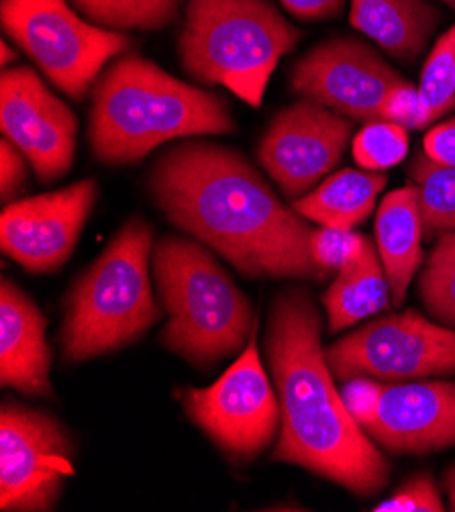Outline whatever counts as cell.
I'll list each match as a JSON object with an SVG mask.
<instances>
[{"mask_svg":"<svg viewBox=\"0 0 455 512\" xmlns=\"http://www.w3.org/2000/svg\"><path fill=\"white\" fill-rule=\"evenodd\" d=\"M445 492L449 496V504L455 510V466L445 476Z\"/></svg>","mask_w":455,"mask_h":512,"instance_id":"cell-32","label":"cell"},{"mask_svg":"<svg viewBox=\"0 0 455 512\" xmlns=\"http://www.w3.org/2000/svg\"><path fill=\"white\" fill-rule=\"evenodd\" d=\"M0 51H3V68H9L11 60H13V62L17 60V54H15V51H13L7 43L0 45Z\"/></svg>","mask_w":455,"mask_h":512,"instance_id":"cell-33","label":"cell"},{"mask_svg":"<svg viewBox=\"0 0 455 512\" xmlns=\"http://www.w3.org/2000/svg\"><path fill=\"white\" fill-rule=\"evenodd\" d=\"M147 188L166 219L258 280H321L311 233L239 151L182 141L154 162Z\"/></svg>","mask_w":455,"mask_h":512,"instance_id":"cell-1","label":"cell"},{"mask_svg":"<svg viewBox=\"0 0 455 512\" xmlns=\"http://www.w3.org/2000/svg\"><path fill=\"white\" fill-rule=\"evenodd\" d=\"M151 253L154 229L133 217L76 280L60 331L64 362L82 364L117 351L160 321L162 311L149 278Z\"/></svg>","mask_w":455,"mask_h":512,"instance_id":"cell-5","label":"cell"},{"mask_svg":"<svg viewBox=\"0 0 455 512\" xmlns=\"http://www.w3.org/2000/svg\"><path fill=\"white\" fill-rule=\"evenodd\" d=\"M280 3L300 21H327L339 15L345 0H280Z\"/></svg>","mask_w":455,"mask_h":512,"instance_id":"cell-31","label":"cell"},{"mask_svg":"<svg viewBox=\"0 0 455 512\" xmlns=\"http://www.w3.org/2000/svg\"><path fill=\"white\" fill-rule=\"evenodd\" d=\"M390 304L388 276L382 266L378 245L366 241L362 253L347 264L323 294L329 331H343L382 313Z\"/></svg>","mask_w":455,"mask_h":512,"instance_id":"cell-20","label":"cell"},{"mask_svg":"<svg viewBox=\"0 0 455 512\" xmlns=\"http://www.w3.org/2000/svg\"><path fill=\"white\" fill-rule=\"evenodd\" d=\"M368 237L353 229L319 227L311 233V255L323 280L331 274H339L347 264L358 258Z\"/></svg>","mask_w":455,"mask_h":512,"instance_id":"cell-26","label":"cell"},{"mask_svg":"<svg viewBox=\"0 0 455 512\" xmlns=\"http://www.w3.org/2000/svg\"><path fill=\"white\" fill-rule=\"evenodd\" d=\"M184 411L235 462L268 449L280 431V402L260 360L256 331L215 384L186 390Z\"/></svg>","mask_w":455,"mask_h":512,"instance_id":"cell-10","label":"cell"},{"mask_svg":"<svg viewBox=\"0 0 455 512\" xmlns=\"http://www.w3.org/2000/svg\"><path fill=\"white\" fill-rule=\"evenodd\" d=\"M425 309L447 327H455V231L439 235L419 278Z\"/></svg>","mask_w":455,"mask_h":512,"instance_id":"cell-23","label":"cell"},{"mask_svg":"<svg viewBox=\"0 0 455 512\" xmlns=\"http://www.w3.org/2000/svg\"><path fill=\"white\" fill-rule=\"evenodd\" d=\"M264 347L280 402L276 462L305 468L362 498L382 492L390 466L335 388L309 292L290 288L274 298Z\"/></svg>","mask_w":455,"mask_h":512,"instance_id":"cell-2","label":"cell"},{"mask_svg":"<svg viewBox=\"0 0 455 512\" xmlns=\"http://www.w3.org/2000/svg\"><path fill=\"white\" fill-rule=\"evenodd\" d=\"M419 90L431 123L445 117L455 107V25L433 45L423 66Z\"/></svg>","mask_w":455,"mask_h":512,"instance_id":"cell-24","label":"cell"},{"mask_svg":"<svg viewBox=\"0 0 455 512\" xmlns=\"http://www.w3.org/2000/svg\"><path fill=\"white\" fill-rule=\"evenodd\" d=\"M388 178L370 170H341L327 176L309 194L292 200V209L321 227L353 229L364 223Z\"/></svg>","mask_w":455,"mask_h":512,"instance_id":"cell-19","label":"cell"},{"mask_svg":"<svg viewBox=\"0 0 455 512\" xmlns=\"http://www.w3.org/2000/svg\"><path fill=\"white\" fill-rule=\"evenodd\" d=\"M94 25L105 29L154 31L170 25L180 0H72Z\"/></svg>","mask_w":455,"mask_h":512,"instance_id":"cell-22","label":"cell"},{"mask_svg":"<svg viewBox=\"0 0 455 512\" xmlns=\"http://www.w3.org/2000/svg\"><path fill=\"white\" fill-rule=\"evenodd\" d=\"M351 119L302 98L280 111L258 145V162L292 200L317 188L341 162Z\"/></svg>","mask_w":455,"mask_h":512,"instance_id":"cell-12","label":"cell"},{"mask_svg":"<svg viewBox=\"0 0 455 512\" xmlns=\"http://www.w3.org/2000/svg\"><path fill=\"white\" fill-rule=\"evenodd\" d=\"M335 380L417 382L455 374V331L417 311L380 317L325 349Z\"/></svg>","mask_w":455,"mask_h":512,"instance_id":"cell-8","label":"cell"},{"mask_svg":"<svg viewBox=\"0 0 455 512\" xmlns=\"http://www.w3.org/2000/svg\"><path fill=\"white\" fill-rule=\"evenodd\" d=\"M441 3H445L447 7H451L455 11V0H441Z\"/></svg>","mask_w":455,"mask_h":512,"instance_id":"cell-34","label":"cell"},{"mask_svg":"<svg viewBox=\"0 0 455 512\" xmlns=\"http://www.w3.org/2000/svg\"><path fill=\"white\" fill-rule=\"evenodd\" d=\"M47 321L29 294L9 278L0 282V384L31 398L54 394L45 341Z\"/></svg>","mask_w":455,"mask_h":512,"instance_id":"cell-16","label":"cell"},{"mask_svg":"<svg viewBox=\"0 0 455 512\" xmlns=\"http://www.w3.org/2000/svg\"><path fill=\"white\" fill-rule=\"evenodd\" d=\"M409 176L419 192L425 233L455 231V166L431 160L425 151H419L411 160Z\"/></svg>","mask_w":455,"mask_h":512,"instance_id":"cell-21","label":"cell"},{"mask_svg":"<svg viewBox=\"0 0 455 512\" xmlns=\"http://www.w3.org/2000/svg\"><path fill=\"white\" fill-rule=\"evenodd\" d=\"M233 131L223 96L137 54H123L96 80L88 139L94 158L107 166L137 164L168 141Z\"/></svg>","mask_w":455,"mask_h":512,"instance_id":"cell-3","label":"cell"},{"mask_svg":"<svg viewBox=\"0 0 455 512\" xmlns=\"http://www.w3.org/2000/svg\"><path fill=\"white\" fill-rule=\"evenodd\" d=\"M441 21L427 0H351L349 23L398 62L413 64Z\"/></svg>","mask_w":455,"mask_h":512,"instance_id":"cell-18","label":"cell"},{"mask_svg":"<svg viewBox=\"0 0 455 512\" xmlns=\"http://www.w3.org/2000/svg\"><path fill=\"white\" fill-rule=\"evenodd\" d=\"M151 274L168 313L162 345L198 368L241 353L254 335V309L215 255L198 239L162 237Z\"/></svg>","mask_w":455,"mask_h":512,"instance_id":"cell-4","label":"cell"},{"mask_svg":"<svg viewBox=\"0 0 455 512\" xmlns=\"http://www.w3.org/2000/svg\"><path fill=\"white\" fill-rule=\"evenodd\" d=\"M0 129L41 182H56L74 164L78 121L35 70L5 68L0 78Z\"/></svg>","mask_w":455,"mask_h":512,"instance_id":"cell-14","label":"cell"},{"mask_svg":"<svg viewBox=\"0 0 455 512\" xmlns=\"http://www.w3.org/2000/svg\"><path fill=\"white\" fill-rule=\"evenodd\" d=\"M0 17L7 35L74 100H82L103 68L131 49L127 35L84 21L66 0H3Z\"/></svg>","mask_w":455,"mask_h":512,"instance_id":"cell-7","label":"cell"},{"mask_svg":"<svg viewBox=\"0 0 455 512\" xmlns=\"http://www.w3.org/2000/svg\"><path fill=\"white\" fill-rule=\"evenodd\" d=\"M351 151L362 170H390L407 158L409 129L390 121H372L353 137Z\"/></svg>","mask_w":455,"mask_h":512,"instance_id":"cell-25","label":"cell"},{"mask_svg":"<svg viewBox=\"0 0 455 512\" xmlns=\"http://www.w3.org/2000/svg\"><path fill=\"white\" fill-rule=\"evenodd\" d=\"M300 35L268 0H186L178 56L198 82L225 86L258 109Z\"/></svg>","mask_w":455,"mask_h":512,"instance_id":"cell-6","label":"cell"},{"mask_svg":"<svg viewBox=\"0 0 455 512\" xmlns=\"http://www.w3.org/2000/svg\"><path fill=\"white\" fill-rule=\"evenodd\" d=\"M380 113L382 121H390L407 129H425L431 125L421 90L407 80L400 82L386 94Z\"/></svg>","mask_w":455,"mask_h":512,"instance_id":"cell-28","label":"cell"},{"mask_svg":"<svg viewBox=\"0 0 455 512\" xmlns=\"http://www.w3.org/2000/svg\"><path fill=\"white\" fill-rule=\"evenodd\" d=\"M341 396L362 431L394 455L455 445V382L353 378L345 382Z\"/></svg>","mask_w":455,"mask_h":512,"instance_id":"cell-9","label":"cell"},{"mask_svg":"<svg viewBox=\"0 0 455 512\" xmlns=\"http://www.w3.org/2000/svg\"><path fill=\"white\" fill-rule=\"evenodd\" d=\"M96 194V182L86 178L56 192L9 202L0 217L3 253L33 274L60 270L74 253Z\"/></svg>","mask_w":455,"mask_h":512,"instance_id":"cell-15","label":"cell"},{"mask_svg":"<svg viewBox=\"0 0 455 512\" xmlns=\"http://www.w3.org/2000/svg\"><path fill=\"white\" fill-rule=\"evenodd\" d=\"M74 441L43 408L5 402L0 408V508L54 510L74 470Z\"/></svg>","mask_w":455,"mask_h":512,"instance_id":"cell-11","label":"cell"},{"mask_svg":"<svg viewBox=\"0 0 455 512\" xmlns=\"http://www.w3.org/2000/svg\"><path fill=\"white\" fill-rule=\"evenodd\" d=\"M423 215L417 188L390 192L376 213V245L396 306L407 298L409 286L423 264Z\"/></svg>","mask_w":455,"mask_h":512,"instance_id":"cell-17","label":"cell"},{"mask_svg":"<svg viewBox=\"0 0 455 512\" xmlns=\"http://www.w3.org/2000/svg\"><path fill=\"white\" fill-rule=\"evenodd\" d=\"M404 82L376 51L356 37H335L298 60L290 84L302 98L351 121H382L386 94Z\"/></svg>","mask_w":455,"mask_h":512,"instance_id":"cell-13","label":"cell"},{"mask_svg":"<svg viewBox=\"0 0 455 512\" xmlns=\"http://www.w3.org/2000/svg\"><path fill=\"white\" fill-rule=\"evenodd\" d=\"M423 149L431 160L455 166V117L435 125L425 135Z\"/></svg>","mask_w":455,"mask_h":512,"instance_id":"cell-30","label":"cell"},{"mask_svg":"<svg viewBox=\"0 0 455 512\" xmlns=\"http://www.w3.org/2000/svg\"><path fill=\"white\" fill-rule=\"evenodd\" d=\"M376 512H443L445 504L431 474H417L390 498L376 504Z\"/></svg>","mask_w":455,"mask_h":512,"instance_id":"cell-27","label":"cell"},{"mask_svg":"<svg viewBox=\"0 0 455 512\" xmlns=\"http://www.w3.org/2000/svg\"><path fill=\"white\" fill-rule=\"evenodd\" d=\"M27 158L9 141L0 143V196L3 202H15L17 196L25 190L29 170Z\"/></svg>","mask_w":455,"mask_h":512,"instance_id":"cell-29","label":"cell"}]
</instances>
